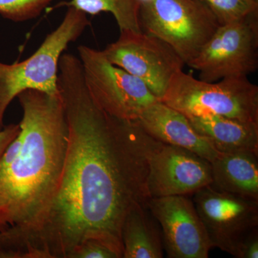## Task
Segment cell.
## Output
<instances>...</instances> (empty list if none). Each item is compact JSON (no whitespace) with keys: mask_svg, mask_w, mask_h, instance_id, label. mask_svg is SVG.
Segmentation results:
<instances>
[{"mask_svg":"<svg viewBox=\"0 0 258 258\" xmlns=\"http://www.w3.org/2000/svg\"><path fill=\"white\" fill-rule=\"evenodd\" d=\"M85 83L97 105L118 119L136 120L159 101L139 78L112 64L103 51L80 45Z\"/></svg>","mask_w":258,"mask_h":258,"instance_id":"8992f818","label":"cell"},{"mask_svg":"<svg viewBox=\"0 0 258 258\" xmlns=\"http://www.w3.org/2000/svg\"><path fill=\"white\" fill-rule=\"evenodd\" d=\"M142 31L170 45L187 66L220 24L201 0H140Z\"/></svg>","mask_w":258,"mask_h":258,"instance_id":"5b68a950","label":"cell"},{"mask_svg":"<svg viewBox=\"0 0 258 258\" xmlns=\"http://www.w3.org/2000/svg\"><path fill=\"white\" fill-rule=\"evenodd\" d=\"M161 101L186 117L217 115L258 124V86L247 77L207 82L179 71Z\"/></svg>","mask_w":258,"mask_h":258,"instance_id":"277c9868","label":"cell"},{"mask_svg":"<svg viewBox=\"0 0 258 258\" xmlns=\"http://www.w3.org/2000/svg\"><path fill=\"white\" fill-rule=\"evenodd\" d=\"M258 155L220 153L211 162L212 185L220 191L258 201Z\"/></svg>","mask_w":258,"mask_h":258,"instance_id":"5bb4252c","label":"cell"},{"mask_svg":"<svg viewBox=\"0 0 258 258\" xmlns=\"http://www.w3.org/2000/svg\"><path fill=\"white\" fill-rule=\"evenodd\" d=\"M258 257V230L254 232L246 240L241 248L239 258Z\"/></svg>","mask_w":258,"mask_h":258,"instance_id":"44dd1931","label":"cell"},{"mask_svg":"<svg viewBox=\"0 0 258 258\" xmlns=\"http://www.w3.org/2000/svg\"><path fill=\"white\" fill-rule=\"evenodd\" d=\"M147 158L150 198L189 196L212 184L211 163L183 148L163 143L149 135Z\"/></svg>","mask_w":258,"mask_h":258,"instance_id":"30bf717a","label":"cell"},{"mask_svg":"<svg viewBox=\"0 0 258 258\" xmlns=\"http://www.w3.org/2000/svg\"><path fill=\"white\" fill-rule=\"evenodd\" d=\"M147 205L160 226L168 257H209L213 245L188 195L150 198Z\"/></svg>","mask_w":258,"mask_h":258,"instance_id":"8fae6325","label":"cell"},{"mask_svg":"<svg viewBox=\"0 0 258 258\" xmlns=\"http://www.w3.org/2000/svg\"><path fill=\"white\" fill-rule=\"evenodd\" d=\"M64 18L55 30L47 35L30 57L21 62H0V129L11 102L26 90L59 94V61L70 43L76 41L90 25L87 15L67 7Z\"/></svg>","mask_w":258,"mask_h":258,"instance_id":"3957f363","label":"cell"},{"mask_svg":"<svg viewBox=\"0 0 258 258\" xmlns=\"http://www.w3.org/2000/svg\"><path fill=\"white\" fill-rule=\"evenodd\" d=\"M69 258H119L112 250L99 241L86 240L79 244L70 254Z\"/></svg>","mask_w":258,"mask_h":258,"instance_id":"d6986e66","label":"cell"},{"mask_svg":"<svg viewBox=\"0 0 258 258\" xmlns=\"http://www.w3.org/2000/svg\"><path fill=\"white\" fill-rule=\"evenodd\" d=\"M52 0H0V15L15 23L37 18Z\"/></svg>","mask_w":258,"mask_h":258,"instance_id":"ac0fdd59","label":"cell"},{"mask_svg":"<svg viewBox=\"0 0 258 258\" xmlns=\"http://www.w3.org/2000/svg\"><path fill=\"white\" fill-rule=\"evenodd\" d=\"M136 121L153 138L189 150L210 163L220 154L186 115L161 101L147 107Z\"/></svg>","mask_w":258,"mask_h":258,"instance_id":"7c38bea8","label":"cell"},{"mask_svg":"<svg viewBox=\"0 0 258 258\" xmlns=\"http://www.w3.org/2000/svg\"><path fill=\"white\" fill-rule=\"evenodd\" d=\"M200 80L216 82L247 77L258 68V13L220 25L200 53L187 64Z\"/></svg>","mask_w":258,"mask_h":258,"instance_id":"52a82bcc","label":"cell"},{"mask_svg":"<svg viewBox=\"0 0 258 258\" xmlns=\"http://www.w3.org/2000/svg\"><path fill=\"white\" fill-rule=\"evenodd\" d=\"M116 41L103 51L112 64L139 78L159 101L173 76L183 71L185 62L174 49L147 32L120 31Z\"/></svg>","mask_w":258,"mask_h":258,"instance_id":"ba28073f","label":"cell"},{"mask_svg":"<svg viewBox=\"0 0 258 258\" xmlns=\"http://www.w3.org/2000/svg\"><path fill=\"white\" fill-rule=\"evenodd\" d=\"M198 133L220 153H253L258 155V124L217 115L187 117Z\"/></svg>","mask_w":258,"mask_h":258,"instance_id":"4fadbf2b","label":"cell"},{"mask_svg":"<svg viewBox=\"0 0 258 258\" xmlns=\"http://www.w3.org/2000/svg\"><path fill=\"white\" fill-rule=\"evenodd\" d=\"M60 5L73 7L86 15L109 13L114 17L120 31H142L139 20L140 0H71Z\"/></svg>","mask_w":258,"mask_h":258,"instance_id":"2e32d148","label":"cell"},{"mask_svg":"<svg viewBox=\"0 0 258 258\" xmlns=\"http://www.w3.org/2000/svg\"><path fill=\"white\" fill-rule=\"evenodd\" d=\"M192 201L213 247L240 257L244 242L258 230V201L212 185L194 193Z\"/></svg>","mask_w":258,"mask_h":258,"instance_id":"9c48e42d","label":"cell"},{"mask_svg":"<svg viewBox=\"0 0 258 258\" xmlns=\"http://www.w3.org/2000/svg\"><path fill=\"white\" fill-rule=\"evenodd\" d=\"M220 25L234 23L258 13V0H201Z\"/></svg>","mask_w":258,"mask_h":258,"instance_id":"e0dca14e","label":"cell"},{"mask_svg":"<svg viewBox=\"0 0 258 258\" xmlns=\"http://www.w3.org/2000/svg\"><path fill=\"white\" fill-rule=\"evenodd\" d=\"M122 258L164 257L160 226L147 203L134 205L125 215L121 227Z\"/></svg>","mask_w":258,"mask_h":258,"instance_id":"9a60e30c","label":"cell"},{"mask_svg":"<svg viewBox=\"0 0 258 258\" xmlns=\"http://www.w3.org/2000/svg\"><path fill=\"white\" fill-rule=\"evenodd\" d=\"M57 88L68 125L58 187L41 223L10 246L9 258H69L86 240L123 257L121 227L134 205L147 203L148 134L136 120L101 109L85 83L82 64L61 55Z\"/></svg>","mask_w":258,"mask_h":258,"instance_id":"6da1fadb","label":"cell"},{"mask_svg":"<svg viewBox=\"0 0 258 258\" xmlns=\"http://www.w3.org/2000/svg\"><path fill=\"white\" fill-rule=\"evenodd\" d=\"M23 115V144L0 176V250L31 233L41 223L60 182L68 125L59 94L26 90L18 97Z\"/></svg>","mask_w":258,"mask_h":258,"instance_id":"7a4b0ae2","label":"cell"},{"mask_svg":"<svg viewBox=\"0 0 258 258\" xmlns=\"http://www.w3.org/2000/svg\"><path fill=\"white\" fill-rule=\"evenodd\" d=\"M21 128L20 123L6 125L0 129V156L5 152L7 147L20 134Z\"/></svg>","mask_w":258,"mask_h":258,"instance_id":"ffe728a7","label":"cell"}]
</instances>
